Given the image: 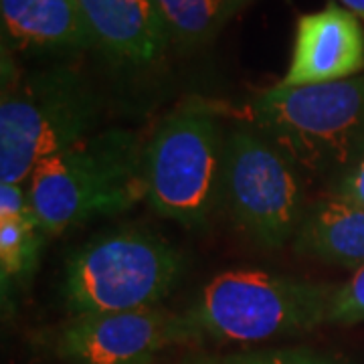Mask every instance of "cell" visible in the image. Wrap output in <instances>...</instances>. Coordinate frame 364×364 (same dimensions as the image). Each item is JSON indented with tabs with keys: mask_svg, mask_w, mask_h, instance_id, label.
Masks as SVG:
<instances>
[{
	"mask_svg": "<svg viewBox=\"0 0 364 364\" xmlns=\"http://www.w3.org/2000/svg\"><path fill=\"white\" fill-rule=\"evenodd\" d=\"M146 144L138 132H93L43 160L26 182V191L45 233H65L146 198Z\"/></svg>",
	"mask_w": 364,
	"mask_h": 364,
	"instance_id": "6da1fadb",
	"label": "cell"
},
{
	"mask_svg": "<svg viewBox=\"0 0 364 364\" xmlns=\"http://www.w3.org/2000/svg\"><path fill=\"white\" fill-rule=\"evenodd\" d=\"M247 124L304 174L330 186L364 154V73L344 81L261 91Z\"/></svg>",
	"mask_w": 364,
	"mask_h": 364,
	"instance_id": "7a4b0ae2",
	"label": "cell"
},
{
	"mask_svg": "<svg viewBox=\"0 0 364 364\" xmlns=\"http://www.w3.org/2000/svg\"><path fill=\"white\" fill-rule=\"evenodd\" d=\"M100 97L81 71L55 65L16 73L2 67L0 181L25 184L43 160L91 136Z\"/></svg>",
	"mask_w": 364,
	"mask_h": 364,
	"instance_id": "3957f363",
	"label": "cell"
},
{
	"mask_svg": "<svg viewBox=\"0 0 364 364\" xmlns=\"http://www.w3.org/2000/svg\"><path fill=\"white\" fill-rule=\"evenodd\" d=\"M336 286L257 269L219 273L178 314L182 342H261L328 324Z\"/></svg>",
	"mask_w": 364,
	"mask_h": 364,
	"instance_id": "277c9868",
	"label": "cell"
},
{
	"mask_svg": "<svg viewBox=\"0 0 364 364\" xmlns=\"http://www.w3.org/2000/svg\"><path fill=\"white\" fill-rule=\"evenodd\" d=\"M225 134L219 105L188 100L158 124L146 144L150 208L182 227H205L223 195Z\"/></svg>",
	"mask_w": 364,
	"mask_h": 364,
	"instance_id": "5b68a950",
	"label": "cell"
},
{
	"mask_svg": "<svg viewBox=\"0 0 364 364\" xmlns=\"http://www.w3.org/2000/svg\"><path fill=\"white\" fill-rule=\"evenodd\" d=\"M182 255L138 227L90 239L67 259L63 299L71 316L156 308L178 286Z\"/></svg>",
	"mask_w": 364,
	"mask_h": 364,
	"instance_id": "8992f818",
	"label": "cell"
},
{
	"mask_svg": "<svg viewBox=\"0 0 364 364\" xmlns=\"http://www.w3.org/2000/svg\"><path fill=\"white\" fill-rule=\"evenodd\" d=\"M221 198L235 223L265 249L294 241L308 210L299 170L247 122L225 134Z\"/></svg>",
	"mask_w": 364,
	"mask_h": 364,
	"instance_id": "52a82bcc",
	"label": "cell"
},
{
	"mask_svg": "<svg viewBox=\"0 0 364 364\" xmlns=\"http://www.w3.org/2000/svg\"><path fill=\"white\" fill-rule=\"evenodd\" d=\"M182 342L178 316L158 308L73 316L55 340L71 364H150L164 346Z\"/></svg>",
	"mask_w": 364,
	"mask_h": 364,
	"instance_id": "ba28073f",
	"label": "cell"
},
{
	"mask_svg": "<svg viewBox=\"0 0 364 364\" xmlns=\"http://www.w3.org/2000/svg\"><path fill=\"white\" fill-rule=\"evenodd\" d=\"M364 71V28L360 21L328 2L322 11L301 14L296 23L291 61L277 85L299 87L344 81Z\"/></svg>",
	"mask_w": 364,
	"mask_h": 364,
	"instance_id": "9c48e42d",
	"label": "cell"
},
{
	"mask_svg": "<svg viewBox=\"0 0 364 364\" xmlns=\"http://www.w3.org/2000/svg\"><path fill=\"white\" fill-rule=\"evenodd\" d=\"M91 49L122 67H150L170 45L158 0H77Z\"/></svg>",
	"mask_w": 364,
	"mask_h": 364,
	"instance_id": "30bf717a",
	"label": "cell"
},
{
	"mask_svg": "<svg viewBox=\"0 0 364 364\" xmlns=\"http://www.w3.org/2000/svg\"><path fill=\"white\" fill-rule=\"evenodd\" d=\"M2 37L18 51L91 49L77 0H0Z\"/></svg>",
	"mask_w": 364,
	"mask_h": 364,
	"instance_id": "8fae6325",
	"label": "cell"
},
{
	"mask_svg": "<svg viewBox=\"0 0 364 364\" xmlns=\"http://www.w3.org/2000/svg\"><path fill=\"white\" fill-rule=\"evenodd\" d=\"M294 249L306 257L358 272L364 267V207L328 195L308 207Z\"/></svg>",
	"mask_w": 364,
	"mask_h": 364,
	"instance_id": "7c38bea8",
	"label": "cell"
},
{
	"mask_svg": "<svg viewBox=\"0 0 364 364\" xmlns=\"http://www.w3.org/2000/svg\"><path fill=\"white\" fill-rule=\"evenodd\" d=\"M49 235L37 221L33 207L23 213H0V277L2 298H13L37 272L43 243Z\"/></svg>",
	"mask_w": 364,
	"mask_h": 364,
	"instance_id": "4fadbf2b",
	"label": "cell"
},
{
	"mask_svg": "<svg viewBox=\"0 0 364 364\" xmlns=\"http://www.w3.org/2000/svg\"><path fill=\"white\" fill-rule=\"evenodd\" d=\"M255 0H158L170 43L198 47L221 33L229 21Z\"/></svg>",
	"mask_w": 364,
	"mask_h": 364,
	"instance_id": "5bb4252c",
	"label": "cell"
},
{
	"mask_svg": "<svg viewBox=\"0 0 364 364\" xmlns=\"http://www.w3.org/2000/svg\"><path fill=\"white\" fill-rule=\"evenodd\" d=\"M364 322V267L354 272L350 279L342 286H336L328 324L352 326Z\"/></svg>",
	"mask_w": 364,
	"mask_h": 364,
	"instance_id": "9a60e30c",
	"label": "cell"
},
{
	"mask_svg": "<svg viewBox=\"0 0 364 364\" xmlns=\"http://www.w3.org/2000/svg\"><path fill=\"white\" fill-rule=\"evenodd\" d=\"M208 364H336L318 354L304 350H261L235 354Z\"/></svg>",
	"mask_w": 364,
	"mask_h": 364,
	"instance_id": "2e32d148",
	"label": "cell"
},
{
	"mask_svg": "<svg viewBox=\"0 0 364 364\" xmlns=\"http://www.w3.org/2000/svg\"><path fill=\"white\" fill-rule=\"evenodd\" d=\"M330 195L364 207V154L330 186Z\"/></svg>",
	"mask_w": 364,
	"mask_h": 364,
	"instance_id": "e0dca14e",
	"label": "cell"
},
{
	"mask_svg": "<svg viewBox=\"0 0 364 364\" xmlns=\"http://www.w3.org/2000/svg\"><path fill=\"white\" fill-rule=\"evenodd\" d=\"M346 11H350L358 21L364 23V0H340Z\"/></svg>",
	"mask_w": 364,
	"mask_h": 364,
	"instance_id": "ac0fdd59",
	"label": "cell"
}]
</instances>
